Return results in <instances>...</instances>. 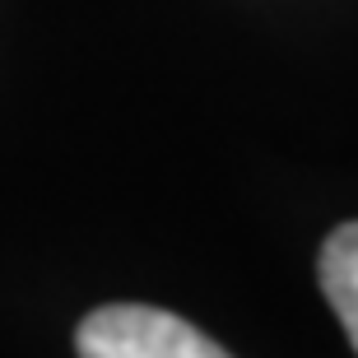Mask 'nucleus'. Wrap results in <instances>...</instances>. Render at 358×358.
<instances>
[{"mask_svg":"<svg viewBox=\"0 0 358 358\" xmlns=\"http://www.w3.org/2000/svg\"><path fill=\"white\" fill-rule=\"evenodd\" d=\"M75 349L84 358H219L224 349L191 321L140 303L98 307L80 321Z\"/></svg>","mask_w":358,"mask_h":358,"instance_id":"obj_1","label":"nucleus"},{"mask_svg":"<svg viewBox=\"0 0 358 358\" xmlns=\"http://www.w3.org/2000/svg\"><path fill=\"white\" fill-rule=\"evenodd\" d=\"M321 289L358 354V224H340L321 247Z\"/></svg>","mask_w":358,"mask_h":358,"instance_id":"obj_2","label":"nucleus"}]
</instances>
